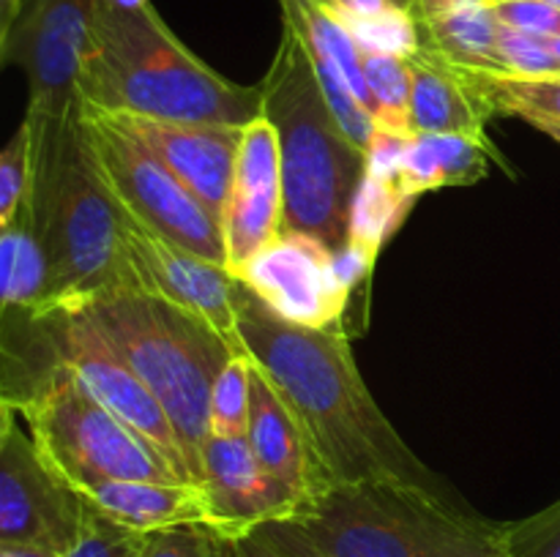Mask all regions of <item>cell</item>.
Wrapping results in <instances>:
<instances>
[{"mask_svg": "<svg viewBox=\"0 0 560 557\" xmlns=\"http://www.w3.org/2000/svg\"><path fill=\"white\" fill-rule=\"evenodd\" d=\"M233 304L241 353L249 355L299 424L315 464V489L361 478L448 489L399 437L370 393L355 366L348 328L293 325L238 278Z\"/></svg>", "mask_w": 560, "mask_h": 557, "instance_id": "1", "label": "cell"}, {"mask_svg": "<svg viewBox=\"0 0 560 557\" xmlns=\"http://www.w3.org/2000/svg\"><path fill=\"white\" fill-rule=\"evenodd\" d=\"M77 93L104 112L175 123L249 126L262 118L260 85H235L197 58L153 0H96Z\"/></svg>", "mask_w": 560, "mask_h": 557, "instance_id": "2", "label": "cell"}, {"mask_svg": "<svg viewBox=\"0 0 560 557\" xmlns=\"http://www.w3.org/2000/svg\"><path fill=\"white\" fill-rule=\"evenodd\" d=\"M22 123L31 134L25 216L47 257V298L124 287L120 208L88 147L82 98L69 112H27Z\"/></svg>", "mask_w": 560, "mask_h": 557, "instance_id": "3", "label": "cell"}, {"mask_svg": "<svg viewBox=\"0 0 560 557\" xmlns=\"http://www.w3.org/2000/svg\"><path fill=\"white\" fill-rule=\"evenodd\" d=\"M260 96L282 164L284 233L312 235L328 251L345 249L366 151L334 118L304 42L284 22Z\"/></svg>", "mask_w": 560, "mask_h": 557, "instance_id": "4", "label": "cell"}, {"mask_svg": "<svg viewBox=\"0 0 560 557\" xmlns=\"http://www.w3.org/2000/svg\"><path fill=\"white\" fill-rule=\"evenodd\" d=\"M288 524L323 557H503L501 524L452 489L399 478L320 486Z\"/></svg>", "mask_w": 560, "mask_h": 557, "instance_id": "5", "label": "cell"}, {"mask_svg": "<svg viewBox=\"0 0 560 557\" xmlns=\"http://www.w3.org/2000/svg\"><path fill=\"white\" fill-rule=\"evenodd\" d=\"M96 325L167 415L191 478L200 484L202 446L211 437L208 404L235 347L200 317L129 287L80 295Z\"/></svg>", "mask_w": 560, "mask_h": 557, "instance_id": "6", "label": "cell"}, {"mask_svg": "<svg viewBox=\"0 0 560 557\" xmlns=\"http://www.w3.org/2000/svg\"><path fill=\"white\" fill-rule=\"evenodd\" d=\"M33 442L77 491L98 481H178L167 464L66 369L14 404Z\"/></svg>", "mask_w": 560, "mask_h": 557, "instance_id": "7", "label": "cell"}, {"mask_svg": "<svg viewBox=\"0 0 560 557\" xmlns=\"http://www.w3.org/2000/svg\"><path fill=\"white\" fill-rule=\"evenodd\" d=\"M82 129L104 186L124 211L173 244L228 268L222 224L142 142L113 115L85 102Z\"/></svg>", "mask_w": 560, "mask_h": 557, "instance_id": "8", "label": "cell"}, {"mask_svg": "<svg viewBox=\"0 0 560 557\" xmlns=\"http://www.w3.org/2000/svg\"><path fill=\"white\" fill-rule=\"evenodd\" d=\"M120 208V205H118ZM120 265L124 287L167 300L217 328L241 353L235 331V276L219 262L173 244L120 208Z\"/></svg>", "mask_w": 560, "mask_h": 557, "instance_id": "9", "label": "cell"}, {"mask_svg": "<svg viewBox=\"0 0 560 557\" xmlns=\"http://www.w3.org/2000/svg\"><path fill=\"white\" fill-rule=\"evenodd\" d=\"M96 0H22L0 66L25 71L27 112L60 115L80 104L77 80L91 44Z\"/></svg>", "mask_w": 560, "mask_h": 557, "instance_id": "10", "label": "cell"}, {"mask_svg": "<svg viewBox=\"0 0 560 557\" xmlns=\"http://www.w3.org/2000/svg\"><path fill=\"white\" fill-rule=\"evenodd\" d=\"M85 497L60 478L20 424L0 440V541L63 555L80 533Z\"/></svg>", "mask_w": 560, "mask_h": 557, "instance_id": "11", "label": "cell"}, {"mask_svg": "<svg viewBox=\"0 0 560 557\" xmlns=\"http://www.w3.org/2000/svg\"><path fill=\"white\" fill-rule=\"evenodd\" d=\"M233 276L293 325L348 328L350 295L334 273V251L312 235L282 233L235 268Z\"/></svg>", "mask_w": 560, "mask_h": 557, "instance_id": "12", "label": "cell"}, {"mask_svg": "<svg viewBox=\"0 0 560 557\" xmlns=\"http://www.w3.org/2000/svg\"><path fill=\"white\" fill-rule=\"evenodd\" d=\"M200 486L208 500V528L222 538H238L262 524L288 522L304 506L299 491L262 467L246 437H208L202 446Z\"/></svg>", "mask_w": 560, "mask_h": 557, "instance_id": "13", "label": "cell"}, {"mask_svg": "<svg viewBox=\"0 0 560 557\" xmlns=\"http://www.w3.org/2000/svg\"><path fill=\"white\" fill-rule=\"evenodd\" d=\"M230 273L284 233V189L277 134L266 118L244 126L222 216Z\"/></svg>", "mask_w": 560, "mask_h": 557, "instance_id": "14", "label": "cell"}, {"mask_svg": "<svg viewBox=\"0 0 560 557\" xmlns=\"http://www.w3.org/2000/svg\"><path fill=\"white\" fill-rule=\"evenodd\" d=\"M113 118L137 142H142L222 224L244 126L175 123V120L140 118V115H113Z\"/></svg>", "mask_w": 560, "mask_h": 557, "instance_id": "15", "label": "cell"}, {"mask_svg": "<svg viewBox=\"0 0 560 557\" xmlns=\"http://www.w3.org/2000/svg\"><path fill=\"white\" fill-rule=\"evenodd\" d=\"M410 71V123L413 134H459L470 140H490V115L479 104L459 71L435 49L421 44L405 58Z\"/></svg>", "mask_w": 560, "mask_h": 557, "instance_id": "16", "label": "cell"}, {"mask_svg": "<svg viewBox=\"0 0 560 557\" xmlns=\"http://www.w3.org/2000/svg\"><path fill=\"white\" fill-rule=\"evenodd\" d=\"M80 495L104 517L142 533L208 524L206 489L195 481H98Z\"/></svg>", "mask_w": 560, "mask_h": 557, "instance_id": "17", "label": "cell"}, {"mask_svg": "<svg viewBox=\"0 0 560 557\" xmlns=\"http://www.w3.org/2000/svg\"><path fill=\"white\" fill-rule=\"evenodd\" d=\"M252 360V358H249ZM246 442L260 459L262 467L299 491L301 497H310L315 491V464H312L310 448L299 424L284 407L279 393L271 382L262 377V371L252 364L249 371V429Z\"/></svg>", "mask_w": 560, "mask_h": 557, "instance_id": "18", "label": "cell"}, {"mask_svg": "<svg viewBox=\"0 0 560 557\" xmlns=\"http://www.w3.org/2000/svg\"><path fill=\"white\" fill-rule=\"evenodd\" d=\"M492 162L506 164L490 140L416 131L405 151L402 189L419 200L427 191L446 189V186L479 183L490 175Z\"/></svg>", "mask_w": 560, "mask_h": 557, "instance_id": "19", "label": "cell"}, {"mask_svg": "<svg viewBox=\"0 0 560 557\" xmlns=\"http://www.w3.org/2000/svg\"><path fill=\"white\" fill-rule=\"evenodd\" d=\"M421 44L448 63L498 71V22L492 0H463L430 20L419 22Z\"/></svg>", "mask_w": 560, "mask_h": 557, "instance_id": "20", "label": "cell"}, {"mask_svg": "<svg viewBox=\"0 0 560 557\" xmlns=\"http://www.w3.org/2000/svg\"><path fill=\"white\" fill-rule=\"evenodd\" d=\"M474 91L485 112L517 115V118L560 120V74H509V71L468 69L452 63Z\"/></svg>", "mask_w": 560, "mask_h": 557, "instance_id": "21", "label": "cell"}, {"mask_svg": "<svg viewBox=\"0 0 560 557\" xmlns=\"http://www.w3.org/2000/svg\"><path fill=\"white\" fill-rule=\"evenodd\" d=\"M413 205L416 197H410L399 180H381L364 175L359 191H355L353 208H350L348 244L361 246L377 257L383 246L402 227Z\"/></svg>", "mask_w": 560, "mask_h": 557, "instance_id": "22", "label": "cell"}, {"mask_svg": "<svg viewBox=\"0 0 560 557\" xmlns=\"http://www.w3.org/2000/svg\"><path fill=\"white\" fill-rule=\"evenodd\" d=\"M47 257L25 216L0 238V304H36L47 300Z\"/></svg>", "mask_w": 560, "mask_h": 557, "instance_id": "23", "label": "cell"}, {"mask_svg": "<svg viewBox=\"0 0 560 557\" xmlns=\"http://www.w3.org/2000/svg\"><path fill=\"white\" fill-rule=\"evenodd\" d=\"M361 69H364L370 109L377 129L413 134V123H410V71L405 58L364 52Z\"/></svg>", "mask_w": 560, "mask_h": 557, "instance_id": "24", "label": "cell"}, {"mask_svg": "<svg viewBox=\"0 0 560 557\" xmlns=\"http://www.w3.org/2000/svg\"><path fill=\"white\" fill-rule=\"evenodd\" d=\"M249 355L238 353L217 377L211 404H208L211 435L246 437V429H249Z\"/></svg>", "mask_w": 560, "mask_h": 557, "instance_id": "25", "label": "cell"}, {"mask_svg": "<svg viewBox=\"0 0 560 557\" xmlns=\"http://www.w3.org/2000/svg\"><path fill=\"white\" fill-rule=\"evenodd\" d=\"M145 541L148 533L104 517L85 500L80 533L74 544L63 552V557H140Z\"/></svg>", "mask_w": 560, "mask_h": 557, "instance_id": "26", "label": "cell"}, {"mask_svg": "<svg viewBox=\"0 0 560 557\" xmlns=\"http://www.w3.org/2000/svg\"><path fill=\"white\" fill-rule=\"evenodd\" d=\"M342 20V16H339ZM348 31L353 33L355 44L361 52H381V55H397V58H408L421 47V31L419 20L405 9H388L377 16H366V20H342Z\"/></svg>", "mask_w": 560, "mask_h": 557, "instance_id": "27", "label": "cell"}, {"mask_svg": "<svg viewBox=\"0 0 560 557\" xmlns=\"http://www.w3.org/2000/svg\"><path fill=\"white\" fill-rule=\"evenodd\" d=\"M31 189V134L22 123L9 145L0 147V238L22 216Z\"/></svg>", "mask_w": 560, "mask_h": 557, "instance_id": "28", "label": "cell"}, {"mask_svg": "<svg viewBox=\"0 0 560 557\" xmlns=\"http://www.w3.org/2000/svg\"><path fill=\"white\" fill-rule=\"evenodd\" d=\"M506 557H560V497L534 517L501 524Z\"/></svg>", "mask_w": 560, "mask_h": 557, "instance_id": "29", "label": "cell"}, {"mask_svg": "<svg viewBox=\"0 0 560 557\" xmlns=\"http://www.w3.org/2000/svg\"><path fill=\"white\" fill-rule=\"evenodd\" d=\"M498 71L509 74H560V63L550 49V38L530 36L501 25L498 33Z\"/></svg>", "mask_w": 560, "mask_h": 557, "instance_id": "30", "label": "cell"}, {"mask_svg": "<svg viewBox=\"0 0 560 557\" xmlns=\"http://www.w3.org/2000/svg\"><path fill=\"white\" fill-rule=\"evenodd\" d=\"M140 557H224V538L208 524H175L148 533Z\"/></svg>", "mask_w": 560, "mask_h": 557, "instance_id": "31", "label": "cell"}, {"mask_svg": "<svg viewBox=\"0 0 560 557\" xmlns=\"http://www.w3.org/2000/svg\"><path fill=\"white\" fill-rule=\"evenodd\" d=\"M501 25L539 38L560 36V9L541 0H492Z\"/></svg>", "mask_w": 560, "mask_h": 557, "instance_id": "32", "label": "cell"}, {"mask_svg": "<svg viewBox=\"0 0 560 557\" xmlns=\"http://www.w3.org/2000/svg\"><path fill=\"white\" fill-rule=\"evenodd\" d=\"M413 134H397V131L375 129L370 145H366V173L370 178L399 180L402 183L405 151Z\"/></svg>", "mask_w": 560, "mask_h": 557, "instance_id": "33", "label": "cell"}, {"mask_svg": "<svg viewBox=\"0 0 560 557\" xmlns=\"http://www.w3.org/2000/svg\"><path fill=\"white\" fill-rule=\"evenodd\" d=\"M224 557H290L266 530L224 538Z\"/></svg>", "mask_w": 560, "mask_h": 557, "instance_id": "34", "label": "cell"}, {"mask_svg": "<svg viewBox=\"0 0 560 557\" xmlns=\"http://www.w3.org/2000/svg\"><path fill=\"white\" fill-rule=\"evenodd\" d=\"M260 530H266V533L271 535V538L277 541V544L282 546V549L288 552L290 557H323L320 552H317L315 546L310 544V541L301 538V535L295 533V530L290 528L288 522H271V524H262Z\"/></svg>", "mask_w": 560, "mask_h": 557, "instance_id": "35", "label": "cell"}, {"mask_svg": "<svg viewBox=\"0 0 560 557\" xmlns=\"http://www.w3.org/2000/svg\"><path fill=\"white\" fill-rule=\"evenodd\" d=\"M326 3L342 20H366V16H377L394 9L392 0H326Z\"/></svg>", "mask_w": 560, "mask_h": 557, "instance_id": "36", "label": "cell"}, {"mask_svg": "<svg viewBox=\"0 0 560 557\" xmlns=\"http://www.w3.org/2000/svg\"><path fill=\"white\" fill-rule=\"evenodd\" d=\"M22 11V0H0V55H3L5 42H9V33L14 27L16 16Z\"/></svg>", "mask_w": 560, "mask_h": 557, "instance_id": "37", "label": "cell"}, {"mask_svg": "<svg viewBox=\"0 0 560 557\" xmlns=\"http://www.w3.org/2000/svg\"><path fill=\"white\" fill-rule=\"evenodd\" d=\"M0 557H63V555L52 549H44V546L5 544V541H0Z\"/></svg>", "mask_w": 560, "mask_h": 557, "instance_id": "38", "label": "cell"}, {"mask_svg": "<svg viewBox=\"0 0 560 557\" xmlns=\"http://www.w3.org/2000/svg\"><path fill=\"white\" fill-rule=\"evenodd\" d=\"M463 3V0H413V16L416 20H430V16L441 14V11L452 9V5Z\"/></svg>", "mask_w": 560, "mask_h": 557, "instance_id": "39", "label": "cell"}, {"mask_svg": "<svg viewBox=\"0 0 560 557\" xmlns=\"http://www.w3.org/2000/svg\"><path fill=\"white\" fill-rule=\"evenodd\" d=\"M528 126H534V129H539L541 134H547L550 140H556L560 145V120H552V118H530L525 120Z\"/></svg>", "mask_w": 560, "mask_h": 557, "instance_id": "40", "label": "cell"}, {"mask_svg": "<svg viewBox=\"0 0 560 557\" xmlns=\"http://www.w3.org/2000/svg\"><path fill=\"white\" fill-rule=\"evenodd\" d=\"M14 424H16V413L9 407V404L3 402V399H0V440H3V437L9 435V429Z\"/></svg>", "mask_w": 560, "mask_h": 557, "instance_id": "41", "label": "cell"}, {"mask_svg": "<svg viewBox=\"0 0 560 557\" xmlns=\"http://www.w3.org/2000/svg\"><path fill=\"white\" fill-rule=\"evenodd\" d=\"M394 5H397V9H405V11H410V14H413V0H392Z\"/></svg>", "mask_w": 560, "mask_h": 557, "instance_id": "42", "label": "cell"}, {"mask_svg": "<svg viewBox=\"0 0 560 557\" xmlns=\"http://www.w3.org/2000/svg\"><path fill=\"white\" fill-rule=\"evenodd\" d=\"M550 49H552V55H556V60L560 63V36L550 38Z\"/></svg>", "mask_w": 560, "mask_h": 557, "instance_id": "43", "label": "cell"}, {"mask_svg": "<svg viewBox=\"0 0 560 557\" xmlns=\"http://www.w3.org/2000/svg\"><path fill=\"white\" fill-rule=\"evenodd\" d=\"M541 3H550V5H556V9H560V0H541Z\"/></svg>", "mask_w": 560, "mask_h": 557, "instance_id": "44", "label": "cell"}, {"mask_svg": "<svg viewBox=\"0 0 560 557\" xmlns=\"http://www.w3.org/2000/svg\"><path fill=\"white\" fill-rule=\"evenodd\" d=\"M503 557H506V555H503Z\"/></svg>", "mask_w": 560, "mask_h": 557, "instance_id": "45", "label": "cell"}]
</instances>
